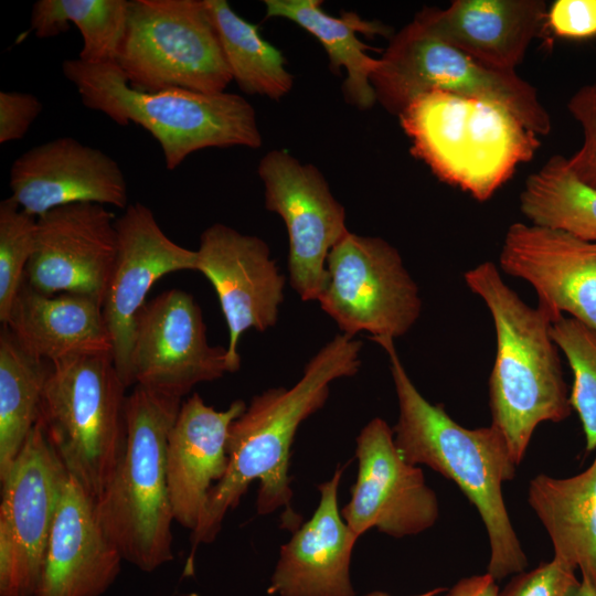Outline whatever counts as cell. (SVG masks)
Masks as SVG:
<instances>
[{"mask_svg":"<svg viewBox=\"0 0 596 596\" xmlns=\"http://www.w3.org/2000/svg\"><path fill=\"white\" fill-rule=\"evenodd\" d=\"M362 341L339 333L305 365L291 387H272L255 395L232 423L227 440V469L209 493L204 513L191 532L193 563L199 545L217 536L227 512L237 507L253 481H258L257 513L284 508L283 528L295 531L300 515L291 508L290 448L300 424L326 404L330 384L355 375L361 368Z\"/></svg>","mask_w":596,"mask_h":596,"instance_id":"1","label":"cell"},{"mask_svg":"<svg viewBox=\"0 0 596 596\" xmlns=\"http://www.w3.org/2000/svg\"><path fill=\"white\" fill-rule=\"evenodd\" d=\"M370 339L389 356L398 402L393 434L402 456L454 481L476 508L490 545L488 574L498 581L525 571L528 557L503 498V485L514 478L518 465L502 434L492 425L467 428L457 423L441 404L430 403L417 390L393 338Z\"/></svg>","mask_w":596,"mask_h":596,"instance_id":"2","label":"cell"},{"mask_svg":"<svg viewBox=\"0 0 596 596\" xmlns=\"http://www.w3.org/2000/svg\"><path fill=\"white\" fill-rule=\"evenodd\" d=\"M464 279L487 306L496 330L490 425L502 434L520 465L536 427L563 422L573 411L560 349L551 336L552 323L561 317L540 304H525L492 262L467 270Z\"/></svg>","mask_w":596,"mask_h":596,"instance_id":"3","label":"cell"},{"mask_svg":"<svg viewBox=\"0 0 596 596\" xmlns=\"http://www.w3.org/2000/svg\"><path fill=\"white\" fill-rule=\"evenodd\" d=\"M398 118L412 153L439 180L481 202L540 147L538 135L510 109L481 97L432 91Z\"/></svg>","mask_w":596,"mask_h":596,"instance_id":"4","label":"cell"},{"mask_svg":"<svg viewBox=\"0 0 596 596\" xmlns=\"http://www.w3.org/2000/svg\"><path fill=\"white\" fill-rule=\"evenodd\" d=\"M64 76L88 109L117 125L141 126L160 145L168 170L205 148H259L263 139L254 107L233 93L204 94L181 88H132L115 62L87 64L67 58Z\"/></svg>","mask_w":596,"mask_h":596,"instance_id":"5","label":"cell"},{"mask_svg":"<svg viewBox=\"0 0 596 596\" xmlns=\"http://www.w3.org/2000/svg\"><path fill=\"white\" fill-rule=\"evenodd\" d=\"M182 398L136 385L126 401V441L96 500L98 519L124 561L150 573L173 560L167 446Z\"/></svg>","mask_w":596,"mask_h":596,"instance_id":"6","label":"cell"},{"mask_svg":"<svg viewBox=\"0 0 596 596\" xmlns=\"http://www.w3.org/2000/svg\"><path fill=\"white\" fill-rule=\"evenodd\" d=\"M126 390L111 354L51 363L43 390L39 422L67 473L95 499L124 451Z\"/></svg>","mask_w":596,"mask_h":596,"instance_id":"7","label":"cell"},{"mask_svg":"<svg viewBox=\"0 0 596 596\" xmlns=\"http://www.w3.org/2000/svg\"><path fill=\"white\" fill-rule=\"evenodd\" d=\"M370 81L376 102L397 116L418 95L444 91L497 102L538 136L551 130L550 115L530 83L444 42L416 17L392 38Z\"/></svg>","mask_w":596,"mask_h":596,"instance_id":"8","label":"cell"},{"mask_svg":"<svg viewBox=\"0 0 596 596\" xmlns=\"http://www.w3.org/2000/svg\"><path fill=\"white\" fill-rule=\"evenodd\" d=\"M115 63L141 92L217 94L233 79L204 0H129Z\"/></svg>","mask_w":596,"mask_h":596,"instance_id":"9","label":"cell"},{"mask_svg":"<svg viewBox=\"0 0 596 596\" xmlns=\"http://www.w3.org/2000/svg\"><path fill=\"white\" fill-rule=\"evenodd\" d=\"M321 309L342 334L398 338L422 312L419 289L398 251L381 237L348 232L329 252Z\"/></svg>","mask_w":596,"mask_h":596,"instance_id":"10","label":"cell"},{"mask_svg":"<svg viewBox=\"0 0 596 596\" xmlns=\"http://www.w3.org/2000/svg\"><path fill=\"white\" fill-rule=\"evenodd\" d=\"M67 475L38 421L1 480L0 596H33Z\"/></svg>","mask_w":596,"mask_h":596,"instance_id":"11","label":"cell"},{"mask_svg":"<svg viewBox=\"0 0 596 596\" xmlns=\"http://www.w3.org/2000/svg\"><path fill=\"white\" fill-rule=\"evenodd\" d=\"M265 205L285 222L288 233V274L304 301L318 300L327 281V258L349 232L344 207L322 173L284 150L267 152L258 164Z\"/></svg>","mask_w":596,"mask_h":596,"instance_id":"12","label":"cell"},{"mask_svg":"<svg viewBox=\"0 0 596 596\" xmlns=\"http://www.w3.org/2000/svg\"><path fill=\"white\" fill-rule=\"evenodd\" d=\"M230 372L227 349L211 345L200 306L172 288L146 302L135 326L130 383L182 398Z\"/></svg>","mask_w":596,"mask_h":596,"instance_id":"13","label":"cell"},{"mask_svg":"<svg viewBox=\"0 0 596 596\" xmlns=\"http://www.w3.org/2000/svg\"><path fill=\"white\" fill-rule=\"evenodd\" d=\"M356 480L341 514L360 538L369 530L395 539L419 534L437 522L439 503L419 466L405 460L393 428L371 419L356 437Z\"/></svg>","mask_w":596,"mask_h":596,"instance_id":"14","label":"cell"},{"mask_svg":"<svg viewBox=\"0 0 596 596\" xmlns=\"http://www.w3.org/2000/svg\"><path fill=\"white\" fill-rule=\"evenodd\" d=\"M196 256V272L214 287L227 323L230 373L236 372L240 338L251 328L264 332L276 324L286 278L266 242L222 223L203 231Z\"/></svg>","mask_w":596,"mask_h":596,"instance_id":"15","label":"cell"},{"mask_svg":"<svg viewBox=\"0 0 596 596\" xmlns=\"http://www.w3.org/2000/svg\"><path fill=\"white\" fill-rule=\"evenodd\" d=\"M116 253L111 211L97 203L60 206L38 217L24 280L43 295L76 294L103 305Z\"/></svg>","mask_w":596,"mask_h":596,"instance_id":"16","label":"cell"},{"mask_svg":"<svg viewBox=\"0 0 596 596\" xmlns=\"http://www.w3.org/2000/svg\"><path fill=\"white\" fill-rule=\"evenodd\" d=\"M117 253L103 299V316L113 343L116 370L128 389L137 317L152 285L162 276L196 270V251L171 241L152 211L129 204L116 219Z\"/></svg>","mask_w":596,"mask_h":596,"instance_id":"17","label":"cell"},{"mask_svg":"<svg viewBox=\"0 0 596 596\" xmlns=\"http://www.w3.org/2000/svg\"><path fill=\"white\" fill-rule=\"evenodd\" d=\"M499 264L532 286L538 304L596 331V242L517 222L505 233Z\"/></svg>","mask_w":596,"mask_h":596,"instance_id":"18","label":"cell"},{"mask_svg":"<svg viewBox=\"0 0 596 596\" xmlns=\"http://www.w3.org/2000/svg\"><path fill=\"white\" fill-rule=\"evenodd\" d=\"M9 184L11 198L36 217L75 203L129 205L119 163L72 137H58L21 153L11 164Z\"/></svg>","mask_w":596,"mask_h":596,"instance_id":"19","label":"cell"},{"mask_svg":"<svg viewBox=\"0 0 596 596\" xmlns=\"http://www.w3.org/2000/svg\"><path fill=\"white\" fill-rule=\"evenodd\" d=\"M123 561L98 519L95 498L67 475L33 596H102Z\"/></svg>","mask_w":596,"mask_h":596,"instance_id":"20","label":"cell"},{"mask_svg":"<svg viewBox=\"0 0 596 596\" xmlns=\"http://www.w3.org/2000/svg\"><path fill=\"white\" fill-rule=\"evenodd\" d=\"M344 466L318 486L320 500L311 518L281 545L269 595L355 596L350 566L359 540L344 521L338 488Z\"/></svg>","mask_w":596,"mask_h":596,"instance_id":"21","label":"cell"},{"mask_svg":"<svg viewBox=\"0 0 596 596\" xmlns=\"http://www.w3.org/2000/svg\"><path fill=\"white\" fill-rule=\"evenodd\" d=\"M236 400L217 411L193 393L182 402L167 446V475L174 521L194 531L209 493L226 472L232 423L245 411Z\"/></svg>","mask_w":596,"mask_h":596,"instance_id":"22","label":"cell"},{"mask_svg":"<svg viewBox=\"0 0 596 596\" xmlns=\"http://www.w3.org/2000/svg\"><path fill=\"white\" fill-rule=\"evenodd\" d=\"M543 0H454L447 9L425 8L416 18L437 38L478 62L515 72L546 25Z\"/></svg>","mask_w":596,"mask_h":596,"instance_id":"23","label":"cell"},{"mask_svg":"<svg viewBox=\"0 0 596 596\" xmlns=\"http://www.w3.org/2000/svg\"><path fill=\"white\" fill-rule=\"evenodd\" d=\"M4 327L36 359L111 354L102 304L76 294L43 295L24 280Z\"/></svg>","mask_w":596,"mask_h":596,"instance_id":"24","label":"cell"},{"mask_svg":"<svg viewBox=\"0 0 596 596\" xmlns=\"http://www.w3.org/2000/svg\"><path fill=\"white\" fill-rule=\"evenodd\" d=\"M528 502L552 542L553 558L582 572L596 588V457L578 475H536L529 482Z\"/></svg>","mask_w":596,"mask_h":596,"instance_id":"25","label":"cell"},{"mask_svg":"<svg viewBox=\"0 0 596 596\" xmlns=\"http://www.w3.org/2000/svg\"><path fill=\"white\" fill-rule=\"evenodd\" d=\"M266 18H285L308 31L323 45L333 71H347L343 83L345 99L362 109L370 108L375 94L370 77L380 64V58L366 52L373 50L356 36L365 34H386L380 23L366 22L354 13L340 18L331 17L321 9L319 0H265Z\"/></svg>","mask_w":596,"mask_h":596,"instance_id":"26","label":"cell"},{"mask_svg":"<svg viewBox=\"0 0 596 596\" xmlns=\"http://www.w3.org/2000/svg\"><path fill=\"white\" fill-rule=\"evenodd\" d=\"M51 370L31 355L8 327L0 331V481L17 460L39 421L40 405Z\"/></svg>","mask_w":596,"mask_h":596,"instance_id":"27","label":"cell"},{"mask_svg":"<svg viewBox=\"0 0 596 596\" xmlns=\"http://www.w3.org/2000/svg\"><path fill=\"white\" fill-rule=\"evenodd\" d=\"M225 62L241 91L279 99L292 87L281 52L264 40L258 28L241 18L226 0H204Z\"/></svg>","mask_w":596,"mask_h":596,"instance_id":"28","label":"cell"},{"mask_svg":"<svg viewBox=\"0 0 596 596\" xmlns=\"http://www.w3.org/2000/svg\"><path fill=\"white\" fill-rule=\"evenodd\" d=\"M520 210L531 224L596 242V190L579 181L561 155L526 179Z\"/></svg>","mask_w":596,"mask_h":596,"instance_id":"29","label":"cell"},{"mask_svg":"<svg viewBox=\"0 0 596 596\" xmlns=\"http://www.w3.org/2000/svg\"><path fill=\"white\" fill-rule=\"evenodd\" d=\"M129 0H38L31 9V31L39 39L57 36L73 23L87 64L115 62L127 25Z\"/></svg>","mask_w":596,"mask_h":596,"instance_id":"30","label":"cell"},{"mask_svg":"<svg viewBox=\"0 0 596 596\" xmlns=\"http://www.w3.org/2000/svg\"><path fill=\"white\" fill-rule=\"evenodd\" d=\"M551 336L572 370L570 402L579 417L586 450L593 451L596 449V331L563 316L552 323Z\"/></svg>","mask_w":596,"mask_h":596,"instance_id":"31","label":"cell"},{"mask_svg":"<svg viewBox=\"0 0 596 596\" xmlns=\"http://www.w3.org/2000/svg\"><path fill=\"white\" fill-rule=\"evenodd\" d=\"M38 217L10 196L0 202V322L6 326L34 253Z\"/></svg>","mask_w":596,"mask_h":596,"instance_id":"32","label":"cell"},{"mask_svg":"<svg viewBox=\"0 0 596 596\" xmlns=\"http://www.w3.org/2000/svg\"><path fill=\"white\" fill-rule=\"evenodd\" d=\"M567 107L584 136L581 148L567 158V166L579 181L596 190V83L581 87Z\"/></svg>","mask_w":596,"mask_h":596,"instance_id":"33","label":"cell"},{"mask_svg":"<svg viewBox=\"0 0 596 596\" xmlns=\"http://www.w3.org/2000/svg\"><path fill=\"white\" fill-rule=\"evenodd\" d=\"M579 586L575 571L552 558L515 574L499 596H576Z\"/></svg>","mask_w":596,"mask_h":596,"instance_id":"34","label":"cell"},{"mask_svg":"<svg viewBox=\"0 0 596 596\" xmlns=\"http://www.w3.org/2000/svg\"><path fill=\"white\" fill-rule=\"evenodd\" d=\"M546 24L553 33L566 39L596 35V0H557L547 9Z\"/></svg>","mask_w":596,"mask_h":596,"instance_id":"35","label":"cell"},{"mask_svg":"<svg viewBox=\"0 0 596 596\" xmlns=\"http://www.w3.org/2000/svg\"><path fill=\"white\" fill-rule=\"evenodd\" d=\"M41 100L32 93L0 92V143L22 139L42 113Z\"/></svg>","mask_w":596,"mask_h":596,"instance_id":"36","label":"cell"},{"mask_svg":"<svg viewBox=\"0 0 596 596\" xmlns=\"http://www.w3.org/2000/svg\"><path fill=\"white\" fill-rule=\"evenodd\" d=\"M497 581L488 573L458 581L446 596H499Z\"/></svg>","mask_w":596,"mask_h":596,"instance_id":"37","label":"cell"},{"mask_svg":"<svg viewBox=\"0 0 596 596\" xmlns=\"http://www.w3.org/2000/svg\"><path fill=\"white\" fill-rule=\"evenodd\" d=\"M576 596H596V588L582 578Z\"/></svg>","mask_w":596,"mask_h":596,"instance_id":"38","label":"cell"},{"mask_svg":"<svg viewBox=\"0 0 596 596\" xmlns=\"http://www.w3.org/2000/svg\"><path fill=\"white\" fill-rule=\"evenodd\" d=\"M444 590V588H435V589H430V590H427L425 593H422V594H418V595H413V596H438L441 592ZM363 596H391L384 592H381V590H374V592H371L369 594H365Z\"/></svg>","mask_w":596,"mask_h":596,"instance_id":"39","label":"cell"}]
</instances>
